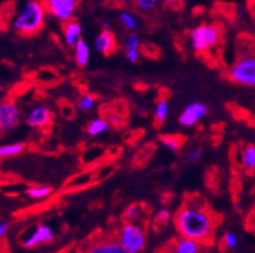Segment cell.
I'll list each match as a JSON object with an SVG mask.
<instances>
[{
  "instance_id": "9c48e42d",
  "label": "cell",
  "mask_w": 255,
  "mask_h": 253,
  "mask_svg": "<svg viewBox=\"0 0 255 253\" xmlns=\"http://www.w3.org/2000/svg\"><path fill=\"white\" fill-rule=\"evenodd\" d=\"M42 1L47 14L58 19L62 23L73 18L79 4V0H42Z\"/></svg>"
},
{
  "instance_id": "ba28073f",
  "label": "cell",
  "mask_w": 255,
  "mask_h": 253,
  "mask_svg": "<svg viewBox=\"0 0 255 253\" xmlns=\"http://www.w3.org/2000/svg\"><path fill=\"white\" fill-rule=\"evenodd\" d=\"M211 247L188 238L175 237L159 247L157 253H210Z\"/></svg>"
},
{
  "instance_id": "f1b7e54d",
  "label": "cell",
  "mask_w": 255,
  "mask_h": 253,
  "mask_svg": "<svg viewBox=\"0 0 255 253\" xmlns=\"http://www.w3.org/2000/svg\"><path fill=\"white\" fill-rule=\"evenodd\" d=\"M223 246L228 250H235L239 246V238L233 231H227L223 235Z\"/></svg>"
},
{
  "instance_id": "ffe728a7",
  "label": "cell",
  "mask_w": 255,
  "mask_h": 253,
  "mask_svg": "<svg viewBox=\"0 0 255 253\" xmlns=\"http://www.w3.org/2000/svg\"><path fill=\"white\" fill-rule=\"evenodd\" d=\"M162 4L163 0H132L133 8L142 14L155 12Z\"/></svg>"
},
{
  "instance_id": "4316f807",
  "label": "cell",
  "mask_w": 255,
  "mask_h": 253,
  "mask_svg": "<svg viewBox=\"0 0 255 253\" xmlns=\"http://www.w3.org/2000/svg\"><path fill=\"white\" fill-rule=\"evenodd\" d=\"M95 103H96V98L92 94H82L77 101L78 109L82 111H90L94 109Z\"/></svg>"
},
{
  "instance_id": "4dcf8cb0",
  "label": "cell",
  "mask_w": 255,
  "mask_h": 253,
  "mask_svg": "<svg viewBox=\"0 0 255 253\" xmlns=\"http://www.w3.org/2000/svg\"><path fill=\"white\" fill-rule=\"evenodd\" d=\"M61 112H62V115H64L66 119H73V116H74L75 114V110L71 105L65 103V105L61 107Z\"/></svg>"
},
{
  "instance_id": "2e32d148",
  "label": "cell",
  "mask_w": 255,
  "mask_h": 253,
  "mask_svg": "<svg viewBox=\"0 0 255 253\" xmlns=\"http://www.w3.org/2000/svg\"><path fill=\"white\" fill-rule=\"evenodd\" d=\"M82 32H83V29H82L81 23L75 18H71L62 23V36L69 47L77 45V43L82 39Z\"/></svg>"
},
{
  "instance_id": "83f0119b",
  "label": "cell",
  "mask_w": 255,
  "mask_h": 253,
  "mask_svg": "<svg viewBox=\"0 0 255 253\" xmlns=\"http://www.w3.org/2000/svg\"><path fill=\"white\" fill-rule=\"evenodd\" d=\"M103 153L104 150L100 146H95V148L87 149V151H86L83 157H82V162H83L84 164H90L91 162L96 161L97 158H100L101 155H103Z\"/></svg>"
},
{
  "instance_id": "836d02e7",
  "label": "cell",
  "mask_w": 255,
  "mask_h": 253,
  "mask_svg": "<svg viewBox=\"0 0 255 253\" xmlns=\"http://www.w3.org/2000/svg\"><path fill=\"white\" fill-rule=\"evenodd\" d=\"M9 230V225L8 222H0V241L5 237L6 231Z\"/></svg>"
},
{
  "instance_id": "d4e9b609",
  "label": "cell",
  "mask_w": 255,
  "mask_h": 253,
  "mask_svg": "<svg viewBox=\"0 0 255 253\" xmlns=\"http://www.w3.org/2000/svg\"><path fill=\"white\" fill-rule=\"evenodd\" d=\"M243 166L248 172L255 170V145H248L244 148Z\"/></svg>"
},
{
  "instance_id": "d6986e66",
  "label": "cell",
  "mask_w": 255,
  "mask_h": 253,
  "mask_svg": "<svg viewBox=\"0 0 255 253\" xmlns=\"http://www.w3.org/2000/svg\"><path fill=\"white\" fill-rule=\"evenodd\" d=\"M26 150V145L22 142H12L0 146V161L8 159V158L18 157Z\"/></svg>"
},
{
  "instance_id": "7c38bea8",
  "label": "cell",
  "mask_w": 255,
  "mask_h": 253,
  "mask_svg": "<svg viewBox=\"0 0 255 253\" xmlns=\"http://www.w3.org/2000/svg\"><path fill=\"white\" fill-rule=\"evenodd\" d=\"M26 124L31 128H44L52 122V111L48 106L36 105L34 106L25 118Z\"/></svg>"
},
{
  "instance_id": "e575fe53",
  "label": "cell",
  "mask_w": 255,
  "mask_h": 253,
  "mask_svg": "<svg viewBox=\"0 0 255 253\" xmlns=\"http://www.w3.org/2000/svg\"><path fill=\"white\" fill-rule=\"evenodd\" d=\"M1 94H3V86L0 85V96H1Z\"/></svg>"
},
{
  "instance_id": "9a60e30c",
  "label": "cell",
  "mask_w": 255,
  "mask_h": 253,
  "mask_svg": "<svg viewBox=\"0 0 255 253\" xmlns=\"http://www.w3.org/2000/svg\"><path fill=\"white\" fill-rule=\"evenodd\" d=\"M140 47H141V39L135 32H128L123 39V52L126 56V60L131 64H136L140 58Z\"/></svg>"
},
{
  "instance_id": "ac0fdd59",
  "label": "cell",
  "mask_w": 255,
  "mask_h": 253,
  "mask_svg": "<svg viewBox=\"0 0 255 253\" xmlns=\"http://www.w3.org/2000/svg\"><path fill=\"white\" fill-rule=\"evenodd\" d=\"M74 60L79 68H84L90 61V45L81 39L74 47Z\"/></svg>"
},
{
  "instance_id": "603a6c76",
  "label": "cell",
  "mask_w": 255,
  "mask_h": 253,
  "mask_svg": "<svg viewBox=\"0 0 255 253\" xmlns=\"http://www.w3.org/2000/svg\"><path fill=\"white\" fill-rule=\"evenodd\" d=\"M168 114V103L166 98L158 99V102L155 103L154 109V124L155 127H161L165 123Z\"/></svg>"
},
{
  "instance_id": "cb8c5ba5",
  "label": "cell",
  "mask_w": 255,
  "mask_h": 253,
  "mask_svg": "<svg viewBox=\"0 0 255 253\" xmlns=\"http://www.w3.org/2000/svg\"><path fill=\"white\" fill-rule=\"evenodd\" d=\"M25 191L26 194H27V196L31 199H45V198H48L52 192H53V189L49 187V186L34 185V186L26 187Z\"/></svg>"
},
{
  "instance_id": "5b68a950",
  "label": "cell",
  "mask_w": 255,
  "mask_h": 253,
  "mask_svg": "<svg viewBox=\"0 0 255 253\" xmlns=\"http://www.w3.org/2000/svg\"><path fill=\"white\" fill-rule=\"evenodd\" d=\"M116 237L122 247L129 253H141L148 241V225L122 221L117 229Z\"/></svg>"
},
{
  "instance_id": "7a4b0ae2",
  "label": "cell",
  "mask_w": 255,
  "mask_h": 253,
  "mask_svg": "<svg viewBox=\"0 0 255 253\" xmlns=\"http://www.w3.org/2000/svg\"><path fill=\"white\" fill-rule=\"evenodd\" d=\"M45 16L42 0H29L13 18V29L21 36H34L44 27Z\"/></svg>"
},
{
  "instance_id": "1f68e13d",
  "label": "cell",
  "mask_w": 255,
  "mask_h": 253,
  "mask_svg": "<svg viewBox=\"0 0 255 253\" xmlns=\"http://www.w3.org/2000/svg\"><path fill=\"white\" fill-rule=\"evenodd\" d=\"M163 4L168 8H172V9H178L180 8L181 4H183V0H163Z\"/></svg>"
},
{
  "instance_id": "5bb4252c",
  "label": "cell",
  "mask_w": 255,
  "mask_h": 253,
  "mask_svg": "<svg viewBox=\"0 0 255 253\" xmlns=\"http://www.w3.org/2000/svg\"><path fill=\"white\" fill-rule=\"evenodd\" d=\"M122 217L123 221L148 225L149 218H150V207L144 203H133L123 212Z\"/></svg>"
},
{
  "instance_id": "7402d4cb",
  "label": "cell",
  "mask_w": 255,
  "mask_h": 253,
  "mask_svg": "<svg viewBox=\"0 0 255 253\" xmlns=\"http://www.w3.org/2000/svg\"><path fill=\"white\" fill-rule=\"evenodd\" d=\"M110 129V124L108 123V120L101 118L94 119L91 120L87 125V133L91 137H96V136H100L105 132H108Z\"/></svg>"
},
{
  "instance_id": "f546056e",
  "label": "cell",
  "mask_w": 255,
  "mask_h": 253,
  "mask_svg": "<svg viewBox=\"0 0 255 253\" xmlns=\"http://www.w3.org/2000/svg\"><path fill=\"white\" fill-rule=\"evenodd\" d=\"M204 155V150L201 148H194L189 150L185 155V161L189 164H196L201 161V158Z\"/></svg>"
},
{
  "instance_id": "52a82bcc",
  "label": "cell",
  "mask_w": 255,
  "mask_h": 253,
  "mask_svg": "<svg viewBox=\"0 0 255 253\" xmlns=\"http://www.w3.org/2000/svg\"><path fill=\"white\" fill-rule=\"evenodd\" d=\"M53 241H55V233H53L51 226L44 224V222L35 225L30 230L23 231L22 235L19 237L21 246L23 248H27V250L36 248L39 246H44V244H49Z\"/></svg>"
},
{
  "instance_id": "3957f363",
  "label": "cell",
  "mask_w": 255,
  "mask_h": 253,
  "mask_svg": "<svg viewBox=\"0 0 255 253\" xmlns=\"http://www.w3.org/2000/svg\"><path fill=\"white\" fill-rule=\"evenodd\" d=\"M227 77L235 84L255 88V49L241 48L227 71Z\"/></svg>"
},
{
  "instance_id": "4fadbf2b",
  "label": "cell",
  "mask_w": 255,
  "mask_h": 253,
  "mask_svg": "<svg viewBox=\"0 0 255 253\" xmlns=\"http://www.w3.org/2000/svg\"><path fill=\"white\" fill-rule=\"evenodd\" d=\"M95 49L107 57L114 55L117 52V49H118L117 38L109 27H104L100 34L97 35L96 40H95Z\"/></svg>"
},
{
  "instance_id": "484cf974",
  "label": "cell",
  "mask_w": 255,
  "mask_h": 253,
  "mask_svg": "<svg viewBox=\"0 0 255 253\" xmlns=\"http://www.w3.org/2000/svg\"><path fill=\"white\" fill-rule=\"evenodd\" d=\"M170 217H171V215H170V212L167 209H161V211H158L155 213L154 217H153V228L155 230H162V229L167 226L168 221H170Z\"/></svg>"
},
{
  "instance_id": "44dd1931",
  "label": "cell",
  "mask_w": 255,
  "mask_h": 253,
  "mask_svg": "<svg viewBox=\"0 0 255 253\" xmlns=\"http://www.w3.org/2000/svg\"><path fill=\"white\" fill-rule=\"evenodd\" d=\"M118 21H120L123 29L131 32L137 29V26H139L137 17L132 12H129V10H121L120 14H118Z\"/></svg>"
},
{
  "instance_id": "d6a6232c",
  "label": "cell",
  "mask_w": 255,
  "mask_h": 253,
  "mask_svg": "<svg viewBox=\"0 0 255 253\" xmlns=\"http://www.w3.org/2000/svg\"><path fill=\"white\" fill-rule=\"evenodd\" d=\"M248 8H249L250 16H252L253 23H254V30H255V0H248Z\"/></svg>"
},
{
  "instance_id": "30bf717a",
  "label": "cell",
  "mask_w": 255,
  "mask_h": 253,
  "mask_svg": "<svg viewBox=\"0 0 255 253\" xmlns=\"http://www.w3.org/2000/svg\"><path fill=\"white\" fill-rule=\"evenodd\" d=\"M21 120V111L10 98L0 101V132H9L16 128Z\"/></svg>"
},
{
  "instance_id": "8fae6325",
  "label": "cell",
  "mask_w": 255,
  "mask_h": 253,
  "mask_svg": "<svg viewBox=\"0 0 255 253\" xmlns=\"http://www.w3.org/2000/svg\"><path fill=\"white\" fill-rule=\"evenodd\" d=\"M207 114V106L202 102H192L187 105L179 115V124L181 127H193Z\"/></svg>"
},
{
  "instance_id": "6da1fadb",
  "label": "cell",
  "mask_w": 255,
  "mask_h": 253,
  "mask_svg": "<svg viewBox=\"0 0 255 253\" xmlns=\"http://www.w3.org/2000/svg\"><path fill=\"white\" fill-rule=\"evenodd\" d=\"M172 222L180 237L211 247L215 243L220 217L213 211L206 199L191 194L175 212Z\"/></svg>"
},
{
  "instance_id": "277c9868",
  "label": "cell",
  "mask_w": 255,
  "mask_h": 253,
  "mask_svg": "<svg viewBox=\"0 0 255 253\" xmlns=\"http://www.w3.org/2000/svg\"><path fill=\"white\" fill-rule=\"evenodd\" d=\"M223 38V27L219 23H200L189 32L191 47L196 53L204 55L217 47Z\"/></svg>"
},
{
  "instance_id": "e0dca14e",
  "label": "cell",
  "mask_w": 255,
  "mask_h": 253,
  "mask_svg": "<svg viewBox=\"0 0 255 253\" xmlns=\"http://www.w3.org/2000/svg\"><path fill=\"white\" fill-rule=\"evenodd\" d=\"M159 141L168 150L174 151V153H180L181 149L184 148L185 142H187V137L183 135H176V133L161 135L159 136Z\"/></svg>"
},
{
  "instance_id": "8992f818",
  "label": "cell",
  "mask_w": 255,
  "mask_h": 253,
  "mask_svg": "<svg viewBox=\"0 0 255 253\" xmlns=\"http://www.w3.org/2000/svg\"><path fill=\"white\" fill-rule=\"evenodd\" d=\"M78 253H129L118 242L116 233H97L82 243Z\"/></svg>"
}]
</instances>
